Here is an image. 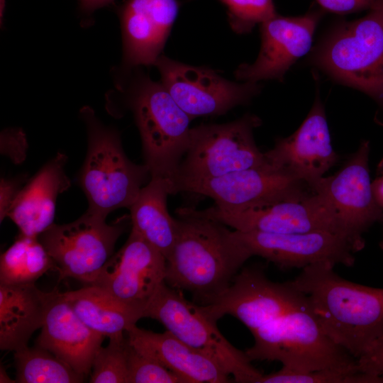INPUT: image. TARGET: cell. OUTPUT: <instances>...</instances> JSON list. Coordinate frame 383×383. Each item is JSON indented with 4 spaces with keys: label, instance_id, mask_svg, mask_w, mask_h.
<instances>
[{
    "label": "cell",
    "instance_id": "ac0fdd59",
    "mask_svg": "<svg viewBox=\"0 0 383 383\" xmlns=\"http://www.w3.org/2000/svg\"><path fill=\"white\" fill-rule=\"evenodd\" d=\"M177 0H126L118 16L122 37L120 67L154 66L179 12Z\"/></svg>",
    "mask_w": 383,
    "mask_h": 383
},
{
    "label": "cell",
    "instance_id": "e575fe53",
    "mask_svg": "<svg viewBox=\"0 0 383 383\" xmlns=\"http://www.w3.org/2000/svg\"><path fill=\"white\" fill-rule=\"evenodd\" d=\"M20 180L1 178L0 184V220L6 217L8 211L21 189Z\"/></svg>",
    "mask_w": 383,
    "mask_h": 383
},
{
    "label": "cell",
    "instance_id": "9c48e42d",
    "mask_svg": "<svg viewBox=\"0 0 383 383\" xmlns=\"http://www.w3.org/2000/svg\"><path fill=\"white\" fill-rule=\"evenodd\" d=\"M260 124L259 117L245 114L231 122L192 128L188 150L170 191L181 182L221 177L267 163L265 152L257 148L253 136Z\"/></svg>",
    "mask_w": 383,
    "mask_h": 383
},
{
    "label": "cell",
    "instance_id": "74e56055",
    "mask_svg": "<svg viewBox=\"0 0 383 383\" xmlns=\"http://www.w3.org/2000/svg\"><path fill=\"white\" fill-rule=\"evenodd\" d=\"M0 2H1V18L2 15H3L2 13H4L5 1L4 0H0Z\"/></svg>",
    "mask_w": 383,
    "mask_h": 383
},
{
    "label": "cell",
    "instance_id": "277c9868",
    "mask_svg": "<svg viewBox=\"0 0 383 383\" xmlns=\"http://www.w3.org/2000/svg\"><path fill=\"white\" fill-rule=\"evenodd\" d=\"M252 334L254 344L245 351L250 361H278L295 372H358L357 359L326 334L307 299Z\"/></svg>",
    "mask_w": 383,
    "mask_h": 383
},
{
    "label": "cell",
    "instance_id": "8fae6325",
    "mask_svg": "<svg viewBox=\"0 0 383 383\" xmlns=\"http://www.w3.org/2000/svg\"><path fill=\"white\" fill-rule=\"evenodd\" d=\"M369 154V141L362 142L339 171L311 187L335 213L342 235L356 252L365 246L364 234L374 223H383V209L372 191Z\"/></svg>",
    "mask_w": 383,
    "mask_h": 383
},
{
    "label": "cell",
    "instance_id": "d6986e66",
    "mask_svg": "<svg viewBox=\"0 0 383 383\" xmlns=\"http://www.w3.org/2000/svg\"><path fill=\"white\" fill-rule=\"evenodd\" d=\"M35 345L44 348L83 377L91 372L104 336L88 327L57 288L50 291Z\"/></svg>",
    "mask_w": 383,
    "mask_h": 383
},
{
    "label": "cell",
    "instance_id": "30bf717a",
    "mask_svg": "<svg viewBox=\"0 0 383 383\" xmlns=\"http://www.w3.org/2000/svg\"><path fill=\"white\" fill-rule=\"evenodd\" d=\"M131 221L125 215L111 224L86 211L69 223H53L38 239L52 259L59 279L73 278L91 284L113 254L115 244Z\"/></svg>",
    "mask_w": 383,
    "mask_h": 383
},
{
    "label": "cell",
    "instance_id": "7a4b0ae2",
    "mask_svg": "<svg viewBox=\"0 0 383 383\" xmlns=\"http://www.w3.org/2000/svg\"><path fill=\"white\" fill-rule=\"evenodd\" d=\"M112 73L115 89L107 103L123 102L131 110L150 177L165 179L171 185L189 145L192 118L162 82L152 80L141 67H116Z\"/></svg>",
    "mask_w": 383,
    "mask_h": 383
},
{
    "label": "cell",
    "instance_id": "d6a6232c",
    "mask_svg": "<svg viewBox=\"0 0 383 383\" xmlns=\"http://www.w3.org/2000/svg\"><path fill=\"white\" fill-rule=\"evenodd\" d=\"M359 372L383 379V335L357 360Z\"/></svg>",
    "mask_w": 383,
    "mask_h": 383
},
{
    "label": "cell",
    "instance_id": "603a6c76",
    "mask_svg": "<svg viewBox=\"0 0 383 383\" xmlns=\"http://www.w3.org/2000/svg\"><path fill=\"white\" fill-rule=\"evenodd\" d=\"M50 292L35 284L0 283V348L16 352L28 346L33 333L41 328Z\"/></svg>",
    "mask_w": 383,
    "mask_h": 383
},
{
    "label": "cell",
    "instance_id": "6da1fadb",
    "mask_svg": "<svg viewBox=\"0 0 383 383\" xmlns=\"http://www.w3.org/2000/svg\"><path fill=\"white\" fill-rule=\"evenodd\" d=\"M177 235L166 258L165 283L187 292L194 302L207 306L228 289L250 258L232 231L192 208L177 210Z\"/></svg>",
    "mask_w": 383,
    "mask_h": 383
},
{
    "label": "cell",
    "instance_id": "8d00e7d4",
    "mask_svg": "<svg viewBox=\"0 0 383 383\" xmlns=\"http://www.w3.org/2000/svg\"><path fill=\"white\" fill-rule=\"evenodd\" d=\"M374 199L379 206L383 209V171L372 182Z\"/></svg>",
    "mask_w": 383,
    "mask_h": 383
},
{
    "label": "cell",
    "instance_id": "7c38bea8",
    "mask_svg": "<svg viewBox=\"0 0 383 383\" xmlns=\"http://www.w3.org/2000/svg\"><path fill=\"white\" fill-rule=\"evenodd\" d=\"M154 66L162 84L192 118L225 114L247 104L261 89L257 83L232 82L210 68L182 63L164 55Z\"/></svg>",
    "mask_w": 383,
    "mask_h": 383
},
{
    "label": "cell",
    "instance_id": "f546056e",
    "mask_svg": "<svg viewBox=\"0 0 383 383\" xmlns=\"http://www.w3.org/2000/svg\"><path fill=\"white\" fill-rule=\"evenodd\" d=\"M227 8L228 21L238 34L252 31L253 28L274 17L273 0H219Z\"/></svg>",
    "mask_w": 383,
    "mask_h": 383
},
{
    "label": "cell",
    "instance_id": "4fadbf2b",
    "mask_svg": "<svg viewBox=\"0 0 383 383\" xmlns=\"http://www.w3.org/2000/svg\"><path fill=\"white\" fill-rule=\"evenodd\" d=\"M306 301V296L292 281L274 282L260 267H248L239 271L217 301L200 306L211 320L216 322L225 315H231L252 333Z\"/></svg>",
    "mask_w": 383,
    "mask_h": 383
},
{
    "label": "cell",
    "instance_id": "4dcf8cb0",
    "mask_svg": "<svg viewBox=\"0 0 383 383\" xmlns=\"http://www.w3.org/2000/svg\"><path fill=\"white\" fill-rule=\"evenodd\" d=\"M128 370V383H186L183 378L129 343Z\"/></svg>",
    "mask_w": 383,
    "mask_h": 383
},
{
    "label": "cell",
    "instance_id": "83f0119b",
    "mask_svg": "<svg viewBox=\"0 0 383 383\" xmlns=\"http://www.w3.org/2000/svg\"><path fill=\"white\" fill-rule=\"evenodd\" d=\"M128 350L126 336L110 338L109 344L101 346L95 355L89 382L128 383Z\"/></svg>",
    "mask_w": 383,
    "mask_h": 383
},
{
    "label": "cell",
    "instance_id": "9a60e30c",
    "mask_svg": "<svg viewBox=\"0 0 383 383\" xmlns=\"http://www.w3.org/2000/svg\"><path fill=\"white\" fill-rule=\"evenodd\" d=\"M321 17L318 11L286 17L277 13L260 24L261 47L256 60L244 63L234 72L238 81H282L290 67L311 48L313 35Z\"/></svg>",
    "mask_w": 383,
    "mask_h": 383
},
{
    "label": "cell",
    "instance_id": "5b68a950",
    "mask_svg": "<svg viewBox=\"0 0 383 383\" xmlns=\"http://www.w3.org/2000/svg\"><path fill=\"white\" fill-rule=\"evenodd\" d=\"M79 116L87 131V152L77 182L88 200L87 211L106 218L114 210L129 209L150 174L147 166L126 155L120 134L104 125L89 106Z\"/></svg>",
    "mask_w": 383,
    "mask_h": 383
},
{
    "label": "cell",
    "instance_id": "8992f818",
    "mask_svg": "<svg viewBox=\"0 0 383 383\" xmlns=\"http://www.w3.org/2000/svg\"><path fill=\"white\" fill-rule=\"evenodd\" d=\"M312 61L335 80L383 105V0H374L362 18L337 25Z\"/></svg>",
    "mask_w": 383,
    "mask_h": 383
},
{
    "label": "cell",
    "instance_id": "ffe728a7",
    "mask_svg": "<svg viewBox=\"0 0 383 383\" xmlns=\"http://www.w3.org/2000/svg\"><path fill=\"white\" fill-rule=\"evenodd\" d=\"M306 183L267 163L227 174L177 183L171 194L187 192L211 198L221 207L239 206L287 192Z\"/></svg>",
    "mask_w": 383,
    "mask_h": 383
},
{
    "label": "cell",
    "instance_id": "ba28073f",
    "mask_svg": "<svg viewBox=\"0 0 383 383\" xmlns=\"http://www.w3.org/2000/svg\"><path fill=\"white\" fill-rule=\"evenodd\" d=\"M143 317L158 321L182 342L211 357L235 382L260 383L264 375L251 365L245 352L228 342L199 305L165 282L148 302Z\"/></svg>",
    "mask_w": 383,
    "mask_h": 383
},
{
    "label": "cell",
    "instance_id": "3957f363",
    "mask_svg": "<svg viewBox=\"0 0 383 383\" xmlns=\"http://www.w3.org/2000/svg\"><path fill=\"white\" fill-rule=\"evenodd\" d=\"M318 262L292 280L326 334L355 359L383 335V289L348 281Z\"/></svg>",
    "mask_w": 383,
    "mask_h": 383
},
{
    "label": "cell",
    "instance_id": "484cf974",
    "mask_svg": "<svg viewBox=\"0 0 383 383\" xmlns=\"http://www.w3.org/2000/svg\"><path fill=\"white\" fill-rule=\"evenodd\" d=\"M55 263L38 237L19 233L14 243L1 255L0 283L29 284L50 270Z\"/></svg>",
    "mask_w": 383,
    "mask_h": 383
},
{
    "label": "cell",
    "instance_id": "7402d4cb",
    "mask_svg": "<svg viewBox=\"0 0 383 383\" xmlns=\"http://www.w3.org/2000/svg\"><path fill=\"white\" fill-rule=\"evenodd\" d=\"M126 334L133 348L157 361L186 383L230 382L229 374L213 360L167 330L162 333H155L135 325Z\"/></svg>",
    "mask_w": 383,
    "mask_h": 383
},
{
    "label": "cell",
    "instance_id": "2e32d148",
    "mask_svg": "<svg viewBox=\"0 0 383 383\" xmlns=\"http://www.w3.org/2000/svg\"><path fill=\"white\" fill-rule=\"evenodd\" d=\"M166 258L131 231L122 248L109 258L91 284L128 303L146 306L165 282Z\"/></svg>",
    "mask_w": 383,
    "mask_h": 383
},
{
    "label": "cell",
    "instance_id": "cb8c5ba5",
    "mask_svg": "<svg viewBox=\"0 0 383 383\" xmlns=\"http://www.w3.org/2000/svg\"><path fill=\"white\" fill-rule=\"evenodd\" d=\"M62 294L88 327L109 338L124 335L144 318L145 306L125 301L94 285Z\"/></svg>",
    "mask_w": 383,
    "mask_h": 383
},
{
    "label": "cell",
    "instance_id": "f1b7e54d",
    "mask_svg": "<svg viewBox=\"0 0 383 383\" xmlns=\"http://www.w3.org/2000/svg\"><path fill=\"white\" fill-rule=\"evenodd\" d=\"M260 383H383V379L359 372L322 370L295 372L281 368L263 375Z\"/></svg>",
    "mask_w": 383,
    "mask_h": 383
},
{
    "label": "cell",
    "instance_id": "5bb4252c",
    "mask_svg": "<svg viewBox=\"0 0 383 383\" xmlns=\"http://www.w3.org/2000/svg\"><path fill=\"white\" fill-rule=\"evenodd\" d=\"M250 257L260 256L282 270L301 268L318 262L351 267L356 252L343 235L331 232L283 234L232 231Z\"/></svg>",
    "mask_w": 383,
    "mask_h": 383
},
{
    "label": "cell",
    "instance_id": "d4e9b609",
    "mask_svg": "<svg viewBox=\"0 0 383 383\" xmlns=\"http://www.w3.org/2000/svg\"><path fill=\"white\" fill-rule=\"evenodd\" d=\"M170 187L165 179L151 177L129 208L131 231L157 248L165 258L177 235V220L170 216L167 207Z\"/></svg>",
    "mask_w": 383,
    "mask_h": 383
},
{
    "label": "cell",
    "instance_id": "44dd1931",
    "mask_svg": "<svg viewBox=\"0 0 383 383\" xmlns=\"http://www.w3.org/2000/svg\"><path fill=\"white\" fill-rule=\"evenodd\" d=\"M66 162L65 154L57 153L18 192L6 217L20 234L38 237L53 224L57 199L70 187L64 170Z\"/></svg>",
    "mask_w": 383,
    "mask_h": 383
},
{
    "label": "cell",
    "instance_id": "1f68e13d",
    "mask_svg": "<svg viewBox=\"0 0 383 383\" xmlns=\"http://www.w3.org/2000/svg\"><path fill=\"white\" fill-rule=\"evenodd\" d=\"M28 144L23 131L20 128H6L1 133V152L14 163L22 162L26 156Z\"/></svg>",
    "mask_w": 383,
    "mask_h": 383
},
{
    "label": "cell",
    "instance_id": "d590c367",
    "mask_svg": "<svg viewBox=\"0 0 383 383\" xmlns=\"http://www.w3.org/2000/svg\"><path fill=\"white\" fill-rule=\"evenodd\" d=\"M82 11L91 13L98 9L113 2L114 0H77Z\"/></svg>",
    "mask_w": 383,
    "mask_h": 383
},
{
    "label": "cell",
    "instance_id": "4316f807",
    "mask_svg": "<svg viewBox=\"0 0 383 383\" xmlns=\"http://www.w3.org/2000/svg\"><path fill=\"white\" fill-rule=\"evenodd\" d=\"M15 382L78 383L84 377L48 350L28 346L13 352Z\"/></svg>",
    "mask_w": 383,
    "mask_h": 383
},
{
    "label": "cell",
    "instance_id": "e0dca14e",
    "mask_svg": "<svg viewBox=\"0 0 383 383\" xmlns=\"http://www.w3.org/2000/svg\"><path fill=\"white\" fill-rule=\"evenodd\" d=\"M265 155L273 166L311 187L335 165L339 156L332 147L319 99L299 128L291 135L278 139Z\"/></svg>",
    "mask_w": 383,
    "mask_h": 383
},
{
    "label": "cell",
    "instance_id": "52a82bcc",
    "mask_svg": "<svg viewBox=\"0 0 383 383\" xmlns=\"http://www.w3.org/2000/svg\"><path fill=\"white\" fill-rule=\"evenodd\" d=\"M192 209L199 216L238 231L283 234L331 232L343 235L335 213L325 199L307 184L243 206L214 205L204 210Z\"/></svg>",
    "mask_w": 383,
    "mask_h": 383
},
{
    "label": "cell",
    "instance_id": "f35d334b",
    "mask_svg": "<svg viewBox=\"0 0 383 383\" xmlns=\"http://www.w3.org/2000/svg\"><path fill=\"white\" fill-rule=\"evenodd\" d=\"M379 245L381 249L383 250V233H382V239H381Z\"/></svg>",
    "mask_w": 383,
    "mask_h": 383
},
{
    "label": "cell",
    "instance_id": "836d02e7",
    "mask_svg": "<svg viewBox=\"0 0 383 383\" xmlns=\"http://www.w3.org/2000/svg\"><path fill=\"white\" fill-rule=\"evenodd\" d=\"M321 6L338 14H347L369 9L374 0H316Z\"/></svg>",
    "mask_w": 383,
    "mask_h": 383
}]
</instances>
